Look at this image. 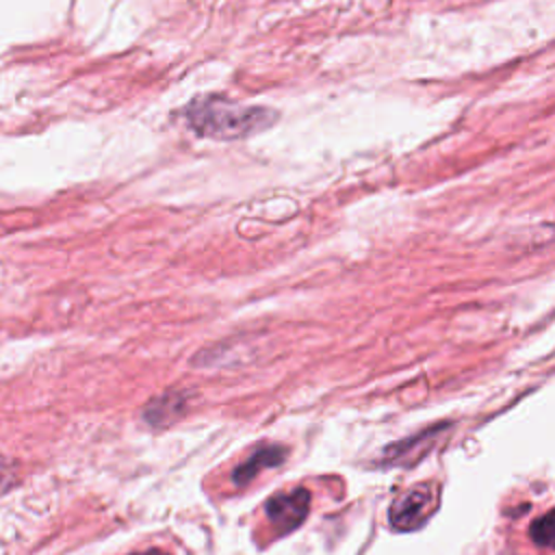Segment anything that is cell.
<instances>
[{
	"label": "cell",
	"mask_w": 555,
	"mask_h": 555,
	"mask_svg": "<svg viewBox=\"0 0 555 555\" xmlns=\"http://www.w3.org/2000/svg\"><path fill=\"white\" fill-rule=\"evenodd\" d=\"M280 113L260 104H238L219 95H199L184 106L191 132L212 141H238L275 126Z\"/></svg>",
	"instance_id": "1"
},
{
	"label": "cell",
	"mask_w": 555,
	"mask_h": 555,
	"mask_svg": "<svg viewBox=\"0 0 555 555\" xmlns=\"http://www.w3.org/2000/svg\"><path fill=\"white\" fill-rule=\"evenodd\" d=\"M531 540L538 546H551L553 540V512H546L544 516H540L533 525H531Z\"/></svg>",
	"instance_id": "5"
},
{
	"label": "cell",
	"mask_w": 555,
	"mask_h": 555,
	"mask_svg": "<svg viewBox=\"0 0 555 555\" xmlns=\"http://www.w3.org/2000/svg\"><path fill=\"white\" fill-rule=\"evenodd\" d=\"M11 486H13V473H11L9 464L0 460V494L7 492Z\"/></svg>",
	"instance_id": "6"
},
{
	"label": "cell",
	"mask_w": 555,
	"mask_h": 555,
	"mask_svg": "<svg viewBox=\"0 0 555 555\" xmlns=\"http://www.w3.org/2000/svg\"><path fill=\"white\" fill-rule=\"evenodd\" d=\"M284 455H286V449H282V447H275V444L260 447L249 460H245V462L234 470V475H232L234 483H238V486L249 483L260 470L282 464Z\"/></svg>",
	"instance_id": "4"
},
{
	"label": "cell",
	"mask_w": 555,
	"mask_h": 555,
	"mask_svg": "<svg viewBox=\"0 0 555 555\" xmlns=\"http://www.w3.org/2000/svg\"><path fill=\"white\" fill-rule=\"evenodd\" d=\"M308 507H310V494L308 490L299 488V490L275 494L273 499H269L264 512L278 533H291L306 520Z\"/></svg>",
	"instance_id": "3"
},
{
	"label": "cell",
	"mask_w": 555,
	"mask_h": 555,
	"mask_svg": "<svg viewBox=\"0 0 555 555\" xmlns=\"http://www.w3.org/2000/svg\"><path fill=\"white\" fill-rule=\"evenodd\" d=\"M132 555H169V553H165V551H160V548H147V551H143V553H132Z\"/></svg>",
	"instance_id": "7"
},
{
	"label": "cell",
	"mask_w": 555,
	"mask_h": 555,
	"mask_svg": "<svg viewBox=\"0 0 555 555\" xmlns=\"http://www.w3.org/2000/svg\"><path fill=\"white\" fill-rule=\"evenodd\" d=\"M438 507V486L431 481L418 483L395 499L388 520L399 531H412L423 527Z\"/></svg>",
	"instance_id": "2"
}]
</instances>
